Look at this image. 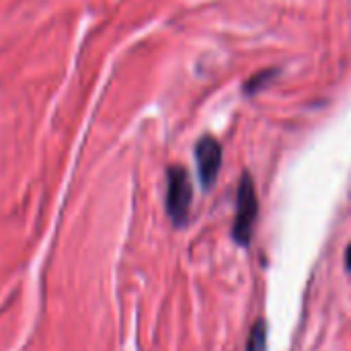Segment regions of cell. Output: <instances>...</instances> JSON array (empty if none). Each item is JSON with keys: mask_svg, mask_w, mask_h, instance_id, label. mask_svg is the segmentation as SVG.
Instances as JSON below:
<instances>
[{"mask_svg": "<svg viewBox=\"0 0 351 351\" xmlns=\"http://www.w3.org/2000/svg\"><path fill=\"white\" fill-rule=\"evenodd\" d=\"M267 350V329L265 323L259 321L253 325L251 333H249V341H247V351H265Z\"/></svg>", "mask_w": 351, "mask_h": 351, "instance_id": "cell-4", "label": "cell"}, {"mask_svg": "<svg viewBox=\"0 0 351 351\" xmlns=\"http://www.w3.org/2000/svg\"><path fill=\"white\" fill-rule=\"evenodd\" d=\"M346 267L351 271V245L348 247V251H346Z\"/></svg>", "mask_w": 351, "mask_h": 351, "instance_id": "cell-6", "label": "cell"}, {"mask_svg": "<svg viewBox=\"0 0 351 351\" xmlns=\"http://www.w3.org/2000/svg\"><path fill=\"white\" fill-rule=\"evenodd\" d=\"M193 189L183 167H171L167 173V212L175 226H185L189 220Z\"/></svg>", "mask_w": 351, "mask_h": 351, "instance_id": "cell-2", "label": "cell"}, {"mask_svg": "<svg viewBox=\"0 0 351 351\" xmlns=\"http://www.w3.org/2000/svg\"><path fill=\"white\" fill-rule=\"evenodd\" d=\"M195 162H197V175L206 189H210L220 173L222 167V146L216 138L204 136L195 144Z\"/></svg>", "mask_w": 351, "mask_h": 351, "instance_id": "cell-3", "label": "cell"}, {"mask_svg": "<svg viewBox=\"0 0 351 351\" xmlns=\"http://www.w3.org/2000/svg\"><path fill=\"white\" fill-rule=\"evenodd\" d=\"M259 216V199H257V189L249 173L243 175L239 193H237V218L232 226V237L239 245H249L253 239L255 222Z\"/></svg>", "mask_w": 351, "mask_h": 351, "instance_id": "cell-1", "label": "cell"}, {"mask_svg": "<svg viewBox=\"0 0 351 351\" xmlns=\"http://www.w3.org/2000/svg\"><path fill=\"white\" fill-rule=\"evenodd\" d=\"M278 74V70H263V72H259L257 76H253L247 84H245V90L247 93H257L261 86H265L274 76Z\"/></svg>", "mask_w": 351, "mask_h": 351, "instance_id": "cell-5", "label": "cell"}]
</instances>
